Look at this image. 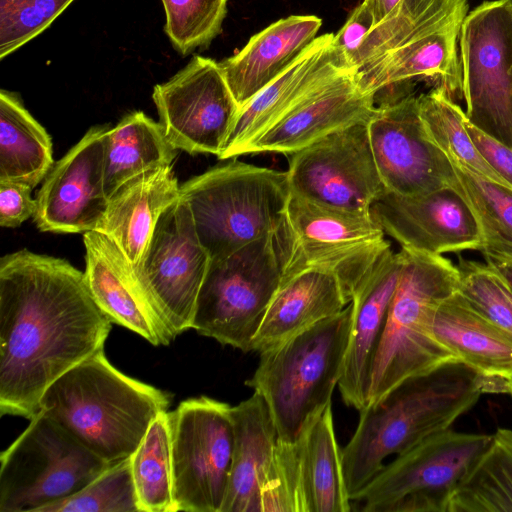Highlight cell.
Wrapping results in <instances>:
<instances>
[{"mask_svg": "<svg viewBox=\"0 0 512 512\" xmlns=\"http://www.w3.org/2000/svg\"><path fill=\"white\" fill-rule=\"evenodd\" d=\"M110 318L84 272L27 249L0 260V413L32 419L48 387L104 349Z\"/></svg>", "mask_w": 512, "mask_h": 512, "instance_id": "6da1fadb", "label": "cell"}, {"mask_svg": "<svg viewBox=\"0 0 512 512\" xmlns=\"http://www.w3.org/2000/svg\"><path fill=\"white\" fill-rule=\"evenodd\" d=\"M506 379L487 376L453 358L412 376L360 412L358 426L342 449L351 501L381 471L384 460L450 429L487 393H506Z\"/></svg>", "mask_w": 512, "mask_h": 512, "instance_id": "7a4b0ae2", "label": "cell"}, {"mask_svg": "<svg viewBox=\"0 0 512 512\" xmlns=\"http://www.w3.org/2000/svg\"><path fill=\"white\" fill-rule=\"evenodd\" d=\"M169 395L115 368L104 349L54 381L40 409L109 464L132 456Z\"/></svg>", "mask_w": 512, "mask_h": 512, "instance_id": "3957f363", "label": "cell"}, {"mask_svg": "<svg viewBox=\"0 0 512 512\" xmlns=\"http://www.w3.org/2000/svg\"><path fill=\"white\" fill-rule=\"evenodd\" d=\"M291 191L287 171L231 158L180 186L210 260L274 234Z\"/></svg>", "mask_w": 512, "mask_h": 512, "instance_id": "277c9868", "label": "cell"}, {"mask_svg": "<svg viewBox=\"0 0 512 512\" xmlns=\"http://www.w3.org/2000/svg\"><path fill=\"white\" fill-rule=\"evenodd\" d=\"M351 304L265 351L245 384L265 400L278 441L295 442L306 422L332 401L351 328Z\"/></svg>", "mask_w": 512, "mask_h": 512, "instance_id": "5b68a950", "label": "cell"}, {"mask_svg": "<svg viewBox=\"0 0 512 512\" xmlns=\"http://www.w3.org/2000/svg\"><path fill=\"white\" fill-rule=\"evenodd\" d=\"M401 250L402 271L374 359L367 407L404 380L454 358L433 337L431 318L458 291L459 269L442 255Z\"/></svg>", "mask_w": 512, "mask_h": 512, "instance_id": "8992f818", "label": "cell"}, {"mask_svg": "<svg viewBox=\"0 0 512 512\" xmlns=\"http://www.w3.org/2000/svg\"><path fill=\"white\" fill-rule=\"evenodd\" d=\"M371 212L321 205L290 194L273 234L281 278L306 269L337 276L351 302L358 282L390 243Z\"/></svg>", "mask_w": 512, "mask_h": 512, "instance_id": "52a82bcc", "label": "cell"}, {"mask_svg": "<svg viewBox=\"0 0 512 512\" xmlns=\"http://www.w3.org/2000/svg\"><path fill=\"white\" fill-rule=\"evenodd\" d=\"M110 465L40 409L0 455V512H39Z\"/></svg>", "mask_w": 512, "mask_h": 512, "instance_id": "ba28073f", "label": "cell"}, {"mask_svg": "<svg viewBox=\"0 0 512 512\" xmlns=\"http://www.w3.org/2000/svg\"><path fill=\"white\" fill-rule=\"evenodd\" d=\"M492 435L448 429L398 454L354 497L365 512H448Z\"/></svg>", "mask_w": 512, "mask_h": 512, "instance_id": "9c48e42d", "label": "cell"}, {"mask_svg": "<svg viewBox=\"0 0 512 512\" xmlns=\"http://www.w3.org/2000/svg\"><path fill=\"white\" fill-rule=\"evenodd\" d=\"M281 282L273 234L210 260L191 329L243 352L252 341Z\"/></svg>", "mask_w": 512, "mask_h": 512, "instance_id": "30bf717a", "label": "cell"}, {"mask_svg": "<svg viewBox=\"0 0 512 512\" xmlns=\"http://www.w3.org/2000/svg\"><path fill=\"white\" fill-rule=\"evenodd\" d=\"M230 407L200 396L168 412L177 511L221 512L234 447Z\"/></svg>", "mask_w": 512, "mask_h": 512, "instance_id": "8fae6325", "label": "cell"}, {"mask_svg": "<svg viewBox=\"0 0 512 512\" xmlns=\"http://www.w3.org/2000/svg\"><path fill=\"white\" fill-rule=\"evenodd\" d=\"M459 58L468 121L512 147V0L484 1L467 13Z\"/></svg>", "mask_w": 512, "mask_h": 512, "instance_id": "7c38bea8", "label": "cell"}, {"mask_svg": "<svg viewBox=\"0 0 512 512\" xmlns=\"http://www.w3.org/2000/svg\"><path fill=\"white\" fill-rule=\"evenodd\" d=\"M351 503L331 401L306 422L295 442L278 441L259 512H348Z\"/></svg>", "mask_w": 512, "mask_h": 512, "instance_id": "4fadbf2b", "label": "cell"}, {"mask_svg": "<svg viewBox=\"0 0 512 512\" xmlns=\"http://www.w3.org/2000/svg\"><path fill=\"white\" fill-rule=\"evenodd\" d=\"M209 263L191 210L179 196L161 214L136 269L148 293L162 345L191 329Z\"/></svg>", "mask_w": 512, "mask_h": 512, "instance_id": "5bb4252c", "label": "cell"}, {"mask_svg": "<svg viewBox=\"0 0 512 512\" xmlns=\"http://www.w3.org/2000/svg\"><path fill=\"white\" fill-rule=\"evenodd\" d=\"M288 159L291 193L321 205L371 212L372 204L385 191L367 123L336 131Z\"/></svg>", "mask_w": 512, "mask_h": 512, "instance_id": "9a60e30c", "label": "cell"}, {"mask_svg": "<svg viewBox=\"0 0 512 512\" xmlns=\"http://www.w3.org/2000/svg\"><path fill=\"white\" fill-rule=\"evenodd\" d=\"M152 97L165 135L177 150L219 156L239 109L219 63L195 55L167 82L157 84Z\"/></svg>", "mask_w": 512, "mask_h": 512, "instance_id": "2e32d148", "label": "cell"}, {"mask_svg": "<svg viewBox=\"0 0 512 512\" xmlns=\"http://www.w3.org/2000/svg\"><path fill=\"white\" fill-rule=\"evenodd\" d=\"M374 161L386 190L404 196L451 187L452 163L428 137L418 96L408 94L376 106L367 123Z\"/></svg>", "mask_w": 512, "mask_h": 512, "instance_id": "e0dca14e", "label": "cell"}, {"mask_svg": "<svg viewBox=\"0 0 512 512\" xmlns=\"http://www.w3.org/2000/svg\"><path fill=\"white\" fill-rule=\"evenodd\" d=\"M108 126H94L51 168L37 193L33 219L43 232L94 231L108 205L105 139Z\"/></svg>", "mask_w": 512, "mask_h": 512, "instance_id": "ac0fdd59", "label": "cell"}, {"mask_svg": "<svg viewBox=\"0 0 512 512\" xmlns=\"http://www.w3.org/2000/svg\"><path fill=\"white\" fill-rule=\"evenodd\" d=\"M349 66L334 44V34L316 39L276 79L238 109L220 160L236 158L244 149L310 97L344 75Z\"/></svg>", "mask_w": 512, "mask_h": 512, "instance_id": "d6986e66", "label": "cell"}, {"mask_svg": "<svg viewBox=\"0 0 512 512\" xmlns=\"http://www.w3.org/2000/svg\"><path fill=\"white\" fill-rule=\"evenodd\" d=\"M371 213L401 248L442 255L481 250L483 232L467 202L452 187L416 196L385 189Z\"/></svg>", "mask_w": 512, "mask_h": 512, "instance_id": "ffe728a7", "label": "cell"}, {"mask_svg": "<svg viewBox=\"0 0 512 512\" xmlns=\"http://www.w3.org/2000/svg\"><path fill=\"white\" fill-rule=\"evenodd\" d=\"M404 256L384 250L363 275L351 298V328L338 381L343 402L358 411L368 404L371 372L385 329Z\"/></svg>", "mask_w": 512, "mask_h": 512, "instance_id": "44dd1931", "label": "cell"}, {"mask_svg": "<svg viewBox=\"0 0 512 512\" xmlns=\"http://www.w3.org/2000/svg\"><path fill=\"white\" fill-rule=\"evenodd\" d=\"M357 72L307 99L250 143L242 155L272 152L288 156L336 131L368 123L376 108L375 95L361 89Z\"/></svg>", "mask_w": 512, "mask_h": 512, "instance_id": "7402d4cb", "label": "cell"}, {"mask_svg": "<svg viewBox=\"0 0 512 512\" xmlns=\"http://www.w3.org/2000/svg\"><path fill=\"white\" fill-rule=\"evenodd\" d=\"M85 279L89 290L113 323L162 345L148 293L122 250L99 231L84 233Z\"/></svg>", "mask_w": 512, "mask_h": 512, "instance_id": "603a6c76", "label": "cell"}, {"mask_svg": "<svg viewBox=\"0 0 512 512\" xmlns=\"http://www.w3.org/2000/svg\"><path fill=\"white\" fill-rule=\"evenodd\" d=\"M321 26L322 19L315 15L281 18L219 62L238 108L282 74L316 39Z\"/></svg>", "mask_w": 512, "mask_h": 512, "instance_id": "cb8c5ba5", "label": "cell"}, {"mask_svg": "<svg viewBox=\"0 0 512 512\" xmlns=\"http://www.w3.org/2000/svg\"><path fill=\"white\" fill-rule=\"evenodd\" d=\"M350 304L337 276L306 269L281 278L251 351L261 354L280 346Z\"/></svg>", "mask_w": 512, "mask_h": 512, "instance_id": "d4e9b609", "label": "cell"}, {"mask_svg": "<svg viewBox=\"0 0 512 512\" xmlns=\"http://www.w3.org/2000/svg\"><path fill=\"white\" fill-rule=\"evenodd\" d=\"M234 447L228 488L221 512H259L261 489L278 444V433L263 397L252 396L230 407Z\"/></svg>", "mask_w": 512, "mask_h": 512, "instance_id": "484cf974", "label": "cell"}, {"mask_svg": "<svg viewBox=\"0 0 512 512\" xmlns=\"http://www.w3.org/2000/svg\"><path fill=\"white\" fill-rule=\"evenodd\" d=\"M463 21L422 35L357 72L358 84L367 93L407 83L417 77L433 80L450 96H462L459 35Z\"/></svg>", "mask_w": 512, "mask_h": 512, "instance_id": "4316f807", "label": "cell"}, {"mask_svg": "<svg viewBox=\"0 0 512 512\" xmlns=\"http://www.w3.org/2000/svg\"><path fill=\"white\" fill-rule=\"evenodd\" d=\"M179 189L172 166L147 172L109 198L95 231L108 236L137 269L161 214L179 198Z\"/></svg>", "mask_w": 512, "mask_h": 512, "instance_id": "83f0119b", "label": "cell"}, {"mask_svg": "<svg viewBox=\"0 0 512 512\" xmlns=\"http://www.w3.org/2000/svg\"><path fill=\"white\" fill-rule=\"evenodd\" d=\"M431 331L454 358L484 375L506 379L512 374V338L458 291L435 307Z\"/></svg>", "mask_w": 512, "mask_h": 512, "instance_id": "f1b7e54d", "label": "cell"}, {"mask_svg": "<svg viewBox=\"0 0 512 512\" xmlns=\"http://www.w3.org/2000/svg\"><path fill=\"white\" fill-rule=\"evenodd\" d=\"M469 0H400L345 56L357 71L422 35L463 21Z\"/></svg>", "mask_w": 512, "mask_h": 512, "instance_id": "f546056e", "label": "cell"}, {"mask_svg": "<svg viewBox=\"0 0 512 512\" xmlns=\"http://www.w3.org/2000/svg\"><path fill=\"white\" fill-rule=\"evenodd\" d=\"M177 151L160 122L141 111L126 115L106 133L104 185L108 199L129 181L172 166Z\"/></svg>", "mask_w": 512, "mask_h": 512, "instance_id": "4dcf8cb0", "label": "cell"}, {"mask_svg": "<svg viewBox=\"0 0 512 512\" xmlns=\"http://www.w3.org/2000/svg\"><path fill=\"white\" fill-rule=\"evenodd\" d=\"M54 165L52 141L20 99L0 91V181L36 187Z\"/></svg>", "mask_w": 512, "mask_h": 512, "instance_id": "1f68e13d", "label": "cell"}, {"mask_svg": "<svg viewBox=\"0 0 512 512\" xmlns=\"http://www.w3.org/2000/svg\"><path fill=\"white\" fill-rule=\"evenodd\" d=\"M448 512H512V430L498 428Z\"/></svg>", "mask_w": 512, "mask_h": 512, "instance_id": "d6a6232c", "label": "cell"}, {"mask_svg": "<svg viewBox=\"0 0 512 512\" xmlns=\"http://www.w3.org/2000/svg\"><path fill=\"white\" fill-rule=\"evenodd\" d=\"M419 115L430 140L455 161L475 174L512 189L482 157L465 125V112L447 90L435 86L418 96Z\"/></svg>", "mask_w": 512, "mask_h": 512, "instance_id": "836d02e7", "label": "cell"}, {"mask_svg": "<svg viewBox=\"0 0 512 512\" xmlns=\"http://www.w3.org/2000/svg\"><path fill=\"white\" fill-rule=\"evenodd\" d=\"M130 459L140 512H176L168 411L152 421Z\"/></svg>", "mask_w": 512, "mask_h": 512, "instance_id": "e575fe53", "label": "cell"}, {"mask_svg": "<svg viewBox=\"0 0 512 512\" xmlns=\"http://www.w3.org/2000/svg\"><path fill=\"white\" fill-rule=\"evenodd\" d=\"M450 162L455 174L451 187L467 202L485 242L512 244V189Z\"/></svg>", "mask_w": 512, "mask_h": 512, "instance_id": "d590c367", "label": "cell"}, {"mask_svg": "<svg viewBox=\"0 0 512 512\" xmlns=\"http://www.w3.org/2000/svg\"><path fill=\"white\" fill-rule=\"evenodd\" d=\"M39 512H140L130 457L111 464L83 489Z\"/></svg>", "mask_w": 512, "mask_h": 512, "instance_id": "8d00e7d4", "label": "cell"}, {"mask_svg": "<svg viewBox=\"0 0 512 512\" xmlns=\"http://www.w3.org/2000/svg\"><path fill=\"white\" fill-rule=\"evenodd\" d=\"M165 33L182 55L205 48L221 33L228 0H161Z\"/></svg>", "mask_w": 512, "mask_h": 512, "instance_id": "74e56055", "label": "cell"}, {"mask_svg": "<svg viewBox=\"0 0 512 512\" xmlns=\"http://www.w3.org/2000/svg\"><path fill=\"white\" fill-rule=\"evenodd\" d=\"M74 0H0V59L41 34Z\"/></svg>", "mask_w": 512, "mask_h": 512, "instance_id": "f35d334b", "label": "cell"}, {"mask_svg": "<svg viewBox=\"0 0 512 512\" xmlns=\"http://www.w3.org/2000/svg\"><path fill=\"white\" fill-rule=\"evenodd\" d=\"M458 292L484 317L512 338V307L499 276L485 263L459 257Z\"/></svg>", "mask_w": 512, "mask_h": 512, "instance_id": "ab89813d", "label": "cell"}, {"mask_svg": "<svg viewBox=\"0 0 512 512\" xmlns=\"http://www.w3.org/2000/svg\"><path fill=\"white\" fill-rule=\"evenodd\" d=\"M32 188L11 181H0V225L16 228L34 216L36 199L31 197Z\"/></svg>", "mask_w": 512, "mask_h": 512, "instance_id": "60d3db41", "label": "cell"}, {"mask_svg": "<svg viewBox=\"0 0 512 512\" xmlns=\"http://www.w3.org/2000/svg\"><path fill=\"white\" fill-rule=\"evenodd\" d=\"M464 125L482 157L512 187V147L477 128L466 115Z\"/></svg>", "mask_w": 512, "mask_h": 512, "instance_id": "b9f144b4", "label": "cell"}, {"mask_svg": "<svg viewBox=\"0 0 512 512\" xmlns=\"http://www.w3.org/2000/svg\"><path fill=\"white\" fill-rule=\"evenodd\" d=\"M480 251L486 264L512 288V244L485 242Z\"/></svg>", "mask_w": 512, "mask_h": 512, "instance_id": "7bdbcfd3", "label": "cell"}, {"mask_svg": "<svg viewBox=\"0 0 512 512\" xmlns=\"http://www.w3.org/2000/svg\"><path fill=\"white\" fill-rule=\"evenodd\" d=\"M400 0H363L360 6L370 15L373 26L381 22ZM371 29V28H370Z\"/></svg>", "mask_w": 512, "mask_h": 512, "instance_id": "ee69618b", "label": "cell"}, {"mask_svg": "<svg viewBox=\"0 0 512 512\" xmlns=\"http://www.w3.org/2000/svg\"><path fill=\"white\" fill-rule=\"evenodd\" d=\"M492 270H493V269H492ZM493 271H494V270H493ZM494 272H495V271H494ZM495 273H496V272H495ZM496 274H497V273H496ZM497 275L499 276V278H500V280H501V283H502V285H503V288H504V290H505V292H506V295H507V297H508V299H509V302H510V304H511V307H512V288H511V287H510V286L505 282V280H504V279H503L499 274H497Z\"/></svg>", "mask_w": 512, "mask_h": 512, "instance_id": "f6af8a7d", "label": "cell"}, {"mask_svg": "<svg viewBox=\"0 0 512 512\" xmlns=\"http://www.w3.org/2000/svg\"><path fill=\"white\" fill-rule=\"evenodd\" d=\"M506 393L512 395V374L506 378Z\"/></svg>", "mask_w": 512, "mask_h": 512, "instance_id": "bcb514c9", "label": "cell"}]
</instances>
